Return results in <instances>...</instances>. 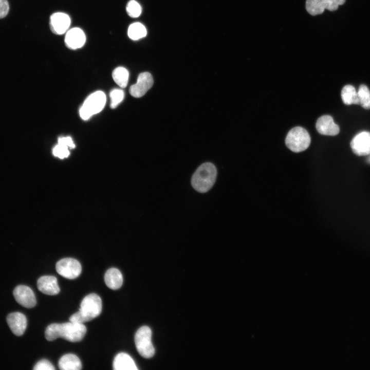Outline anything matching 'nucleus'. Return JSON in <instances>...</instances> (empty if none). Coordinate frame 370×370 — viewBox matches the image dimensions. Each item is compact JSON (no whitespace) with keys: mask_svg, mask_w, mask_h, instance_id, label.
<instances>
[{"mask_svg":"<svg viewBox=\"0 0 370 370\" xmlns=\"http://www.w3.org/2000/svg\"><path fill=\"white\" fill-rule=\"evenodd\" d=\"M126 10L128 15L134 18L139 16L142 11L140 5L135 0H131L128 2Z\"/></svg>","mask_w":370,"mask_h":370,"instance_id":"b1692460","label":"nucleus"},{"mask_svg":"<svg viewBox=\"0 0 370 370\" xmlns=\"http://www.w3.org/2000/svg\"><path fill=\"white\" fill-rule=\"evenodd\" d=\"M135 343L138 353L143 357L150 358L155 353L152 343V331L147 326L139 328L135 335Z\"/></svg>","mask_w":370,"mask_h":370,"instance_id":"423d86ee","label":"nucleus"},{"mask_svg":"<svg viewBox=\"0 0 370 370\" xmlns=\"http://www.w3.org/2000/svg\"><path fill=\"white\" fill-rule=\"evenodd\" d=\"M70 18L66 13L56 12L50 17V27L51 31L56 34H62L66 32L70 25Z\"/></svg>","mask_w":370,"mask_h":370,"instance_id":"f8f14e48","label":"nucleus"},{"mask_svg":"<svg viewBox=\"0 0 370 370\" xmlns=\"http://www.w3.org/2000/svg\"><path fill=\"white\" fill-rule=\"evenodd\" d=\"M58 365L61 370H80L82 366L80 359L72 354L63 355L60 359Z\"/></svg>","mask_w":370,"mask_h":370,"instance_id":"6ab92c4d","label":"nucleus"},{"mask_svg":"<svg viewBox=\"0 0 370 370\" xmlns=\"http://www.w3.org/2000/svg\"><path fill=\"white\" fill-rule=\"evenodd\" d=\"M113 367L114 370L138 369L132 358L125 353H120L115 356L113 363Z\"/></svg>","mask_w":370,"mask_h":370,"instance_id":"f3484780","label":"nucleus"},{"mask_svg":"<svg viewBox=\"0 0 370 370\" xmlns=\"http://www.w3.org/2000/svg\"><path fill=\"white\" fill-rule=\"evenodd\" d=\"M359 104L364 108L370 109V91L365 85H361L357 91Z\"/></svg>","mask_w":370,"mask_h":370,"instance_id":"5701e85b","label":"nucleus"},{"mask_svg":"<svg viewBox=\"0 0 370 370\" xmlns=\"http://www.w3.org/2000/svg\"><path fill=\"white\" fill-rule=\"evenodd\" d=\"M86 41V36L83 31L79 28H73L69 30L65 37L66 46L71 49L81 48Z\"/></svg>","mask_w":370,"mask_h":370,"instance_id":"4468645a","label":"nucleus"},{"mask_svg":"<svg viewBox=\"0 0 370 370\" xmlns=\"http://www.w3.org/2000/svg\"><path fill=\"white\" fill-rule=\"evenodd\" d=\"M345 2V0H306V9L310 14L316 15L322 14L325 9L335 11Z\"/></svg>","mask_w":370,"mask_h":370,"instance_id":"6e6552de","label":"nucleus"},{"mask_svg":"<svg viewBox=\"0 0 370 370\" xmlns=\"http://www.w3.org/2000/svg\"><path fill=\"white\" fill-rule=\"evenodd\" d=\"M153 82V78L150 73H141L138 77L136 83L130 87V93L134 97H141L152 87Z\"/></svg>","mask_w":370,"mask_h":370,"instance_id":"1a4fd4ad","label":"nucleus"},{"mask_svg":"<svg viewBox=\"0 0 370 370\" xmlns=\"http://www.w3.org/2000/svg\"><path fill=\"white\" fill-rule=\"evenodd\" d=\"M13 293L16 301L23 307L31 308L36 304L35 294L28 286L18 285L14 288Z\"/></svg>","mask_w":370,"mask_h":370,"instance_id":"9d476101","label":"nucleus"},{"mask_svg":"<svg viewBox=\"0 0 370 370\" xmlns=\"http://www.w3.org/2000/svg\"><path fill=\"white\" fill-rule=\"evenodd\" d=\"M56 270L62 276L68 279H74L80 274L82 267L78 261L72 258H64L56 264Z\"/></svg>","mask_w":370,"mask_h":370,"instance_id":"0eeeda50","label":"nucleus"},{"mask_svg":"<svg viewBox=\"0 0 370 370\" xmlns=\"http://www.w3.org/2000/svg\"><path fill=\"white\" fill-rule=\"evenodd\" d=\"M217 170L210 162L201 164L195 171L191 178L194 189L200 193L208 192L213 186L216 179Z\"/></svg>","mask_w":370,"mask_h":370,"instance_id":"7ed1b4c3","label":"nucleus"},{"mask_svg":"<svg viewBox=\"0 0 370 370\" xmlns=\"http://www.w3.org/2000/svg\"><path fill=\"white\" fill-rule=\"evenodd\" d=\"M285 143L293 152H301L306 150L310 143V137L308 132L300 126L292 128L288 133Z\"/></svg>","mask_w":370,"mask_h":370,"instance_id":"20e7f679","label":"nucleus"},{"mask_svg":"<svg viewBox=\"0 0 370 370\" xmlns=\"http://www.w3.org/2000/svg\"><path fill=\"white\" fill-rule=\"evenodd\" d=\"M102 300L96 293H90L82 300L78 312L69 318L72 322L83 324L97 317L101 312Z\"/></svg>","mask_w":370,"mask_h":370,"instance_id":"f03ea898","label":"nucleus"},{"mask_svg":"<svg viewBox=\"0 0 370 370\" xmlns=\"http://www.w3.org/2000/svg\"><path fill=\"white\" fill-rule=\"evenodd\" d=\"M106 103V96L102 91L90 95L80 109V115L83 120H87L92 115L100 112Z\"/></svg>","mask_w":370,"mask_h":370,"instance_id":"39448f33","label":"nucleus"},{"mask_svg":"<svg viewBox=\"0 0 370 370\" xmlns=\"http://www.w3.org/2000/svg\"><path fill=\"white\" fill-rule=\"evenodd\" d=\"M123 281L122 273L115 268L108 269L104 275L105 284L109 288L113 290L120 288L122 285Z\"/></svg>","mask_w":370,"mask_h":370,"instance_id":"a211bd4d","label":"nucleus"},{"mask_svg":"<svg viewBox=\"0 0 370 370\" xmlns=\"http://www.w3.org/2000/svg\"><path fill=\"white\" fill-rule=\"evenodd\" d=\"M52 153L54 156L60 159L67 157L69 155L68 147L64 144L58 143L53 149Z\"/></svg>","mask_w":370,"mask_h":370,"instance_id":"a878e982","label":"nucleus"},{"mask_svg":"<svg viewBox=\"0 0 370 370\" xmlns=\"http://www.w3.org/2000/svg\"><path fill=\"white\" fill-rule=\"evenodd\" d=\"M86 331V327L83 324L70 321L49 325L45 330V335L48 341L62 338L70 342H76L83 339Z\"/></svg>","mask_w":370,"mask_h":370,"instance_id":"f257e3e1","label":"nucleus"},{"mask_svg":"<svg viewBox=\"0 0 370 370\" xmlns=\"http://www.w3.org/2000/svg\"><path fill=\"white\" fill-rule=\"evenodd\" d=\"M353 152L358 156H366L370 154V133L362 132L356 135L350 142Z\"/></svg>","mask_w":370,"mask_h":370,"instance_id":"9b49d317","label":"nucleus"},{"mask_svg":"<svg viewBox=\"0 0 370 370\" xmlns=\"http://www.w3.org/2000/svg\"><path fill=\"white\" fill-rule=\"evenodd\" d=\"M368 162L370 163V156H369V157H368Z\"/></svg>","mask_w":370,"mask_h":370,"instance_id":"c756f323","label":"nucleus"},{"mask_svg":"<svg viewBox=\"0 0 370 370\" xmlns=\"http://www.w3.org/2000/svg\"><path fill=\"white\" fill-rule=\"evenodd\" d=\"M128 76V70L123 67H118L115 68L112 73L114 80L121 88H125L126 86Z\"/></svg>","mask_w":370,"mask_h":370,"instance_id":"4be33fe9","label":"nucleus"},{"mask_svg":"<svg viewBox=\"0 0 370 370\" xmlns=\"http://www.w3.org/2000/svg\"><path fill=\"white\" fill-rule=\"evenodd\" d=\"M341 98L344 103L346 105L359 104L357 91L352 85L344 86L341 91Z\"/></svg>","mask_w":370,"mask_h":370,"instance_id":"aec40b11","label":"nucleus"},{"mask_svg":"<svg viewBox=\"0 0 370 370\" xmlns=\"http://www.w3.org/2000/svg\"><path fill=\"white\" fill-rule=\"evenodd\" d=\"M109 96L110 98V107L115 108L123 100L124 94L122 90L115 89L110 92Z\"/></svg>","mask_w":370,"mask_h":370,"instance_id":"393cba45","label":"nucleus"},{"mask_svg":"<svg viewBox=\"0 0 370 370\" xmlns=\"http://www.w3.org/2000/svg\"><path fill=\"white\" fill-rule=\"evenodd\" d=\"M34 370H54L55 368L50 361L42 359L38 361L33 367Z\"/></svg>","mask_w":370,"mask_h":370,"instance_id":"bb28decb","label":"nucleus"},{"mask_svg":"<svg viewBox=\"0 0 370 370\" xmlns=\"http://www.w3.org/2000/svg\"><path fill=\"white\" fill-rule=\"evenodd\" d=\"M316 126L318 132L324 135L335 136L340 131L339 126L334 122L333 118L329 115H324L320 117Z\"/></svg>","mask_w":370,"mask_h":370,"instance_id":"2eb2a0df","label":"nucleus"},{"mask_svg":"<svg viewBox=\"0 0 370 370\" xmlns=\"http://www.w3.org/2000/svg\"><path fill=\"white\" fill-rule=\"evenodd\" d=\"M58 143L64 144L70 149L75 147V145L70 137H60L58 139Z\"/></svg>","mask_w":370,"mask_h":370,"instance_id":"c85d7f7f","label":"nucleus"},{"mask_svg":"<svg viewBox=\"0 0 370 370\" xmlns=\"http://www.w3.org/2000/svg\"><path fill=\"white\" fill-rule=\"evenodd\" d=\"M7 322L12 332L16 336H21L25 332L27 322L26 316L20 312L9 313Z\"/></svg>","mask_w":370,"mask_h":370,"instance_id":"ddd939ff","label":"nucleus"},{"mask_svg":"<svg viewBox=\"0 0 370 370\" xmlns=\"http://www.w3.org/2000/svg\"><path fill=\"white\" fill-rule=\"evenodd\" d=\"M146 29L141 23L136 22L132 24L128 27L127 34L133 40H138L146 36Z\"/></svg>","mask_w":370,"mask_h":370,"instance_id":"412c9836","label":"nucleus"},{"mask_svg":"<svg viewBox=\"0 0 370 370\" xmlns=\"http://www.w3.org/2000/svg\"><path fill=\"white\" fill-rule=\"evenodd\" d=\"M39 290L42 293L50 295L57 294L60 292L57 278L52 275L40 277L37 282Z\"/></svg>","mask_w":370,"mask_h":370,"instance_id":"dca6fc26","label":"nucleus"},{"mask_svg":"<svg viewBox=\"0 0 370 370\" xmlns=\"http://www.w3.org/2000/svg\"><path fill=\"white\" fill-rule=\"evenodd\" d=\"M9 6L7 0H0V18L5 17L8 14Z\"/></svg>","mask_w":370,"mask_h":370,"instance_id":"cd10ccee","label":"nucleus"}]
</instances>
